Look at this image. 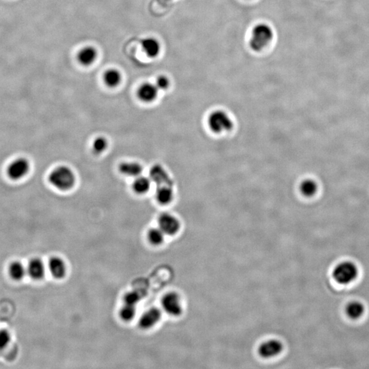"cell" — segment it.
I'll use <instances>...</instances> for the list:
<instances>
[{
  "label": "cell",
  "instance_id": "cell-1",
  "mask_svg": "<svg viewBox=\"0 0 369 369\" xmlns=\"http://www.w3.org/2000/svg\"><path fill=\"white\" fill-rule=\"evenodd\" d=\"M274 31L269 25L259 24L253 28L250 39V47L254 51H260L272 42Z\"/></svg>",
  "mask_w": 369,
  "mask_h": 369
},
{
  "label": "cell",
  "instance_id": "cell-2",
  "mask_svg": "<svg viewBox=\"0 0 369 369\" xmlns=\"http://www.w3.org/2000/svg\"><path fill=\"white\" fill-rule=\"evenodd\" d=\"M50 183L60 190H68L75 184V177L71 169L67 166H59L49 176Z\"/></svg>",
  "mask_w": 369,
  "mask_h": 369
},
{
  "label": "cell",
  "instance_id": "cell-3",
  "mask_svg": "<svg viewBox=\"0 0 369 369\" xmlns=\"http://www.w3.org/2000/svg\"><path fill=\"white\" fill-rule=\"evenodd\" d=\"M358 274L357 266L351 261L341 262L332 272L334 279L341 285H349L356 279Z\"/></svg>",
  "mask_w": 369,
  "mask_h": 369
},
{
  "label": "cell",
  "instance_id": "cell-4",
  "mask_svg": "<svg viewBox=\"0 0 369 369\" xmlns=\"http://www.w3.org/2000/svg\"><path fill=\"white\" fill-rule=\"evenodd\" d=\"M207 123L210 130L218 133L231 131L233 127L231 118L222 110H216L210 113Z\"/></svg>",
  "mask_w": 369,
  "mask_h": 369
},
{
  "label": "cell",
  "instance_id": "cell-5",
  "mask_svg": "<svg viewBox=\"0 0 369 369\" xmlns=\"http://www.w3.org/2000/svg\"><path fill=\"white\" fill-rule=\"evenodd\" d=\"M162 306L166 313L172 316H179L182 313V306L179 295L169 293L163 297Z\"/></svg>",
  "mask_w": 369,
  "mask_h": 369
},
{
  "label": "cell",
  "instance_id": "cell-6",
  "mask_svg": "<svg viewBox=\"0 0 369 369\" xmlns=\"http://www.w3.org/2000/svg\"><path fill=\"white\" fill-rule=\"evenodd\" d=\"M159 228L165 235H174L180 229V223L175 216L169 214H163L158 220Z\"/></svg>",
  "mask_w": 369,
  "mask_h": 369
},
{
  "label": "cell",
  "instance_id": "cell-7",
  "mask_svg": "<svg viewBox=\"0 0 369 369\" xmlns=\"http://www.w3.org/2000/svg\"><path fill=\"white\" fill-rule=\"evenodd\" d=\"M30 170L28 160L20 158L13 161L8 168V175L13 180H18L25 177Z\"/></svg>",
  "mask_w": 369,
  "mask_h": 369
},
{
  "label": "cell",
  "instance_id": "cell-8",
  "mask_svg": "<svg viewBox=\"0 0 369 369\" xmlns=\"http://www.w3.org/2000/svg\"><path fill=\"white\" fill-rule=\"evenodd\" d=\"M149 175L150 181L156 183L157 186H160V185L173 186V180L162 166L156 164V165L152 166L150 170Z\"/></svg>",
  "mask_w": 369,
  "mask_h": 369
},
{
  "label": "cell",
  "instance_id": "cell-9",
  "mask_svg": "<svg viewBox=\"0 0 369 369\" xmlns=\"http://www.w3.org/2000/svg\"><path fill=\"white\" fill-rule=\"evenodd\" d=\"M161 317V312L159 309L156 308L148 309L141 317L139 321V326L142 329H150L159 322Z\"/></svg>",
  "mask_w": 369,
  "mask_h": 369
},
{
  "label": "cell",
  "instance_id": "cell-10",
  "mask_svg": "<svg viewBox=\"0 0 369 369\" xmlns=\"http://www.w3.org/2000/svg\"><path fill=\"white\" fill-rule=\"evenodd\" d=\"M159 89L155 84L151 83H144L139 87L137 94L139 99L145 103H150L156 99Z\"/></svg>",
  "mask_w": 369,
  "mask_h": 369
},
{
  "label": "cell",
  "instance_id": "cell-11",
  "mask_svg": "<svg viewBox=\"0 0 369 369\" xmlns=\"http://www.w3.org/2000/svg\"><path fill=\"white\" fill-rule=\"evenodd\" d=\"M283 346L281 342L271 340L262 343L258 348V353L265 358H269L279 354L283 350Z\"/></svg>",
  "mask_w": 369,
  "mask_h": 369
},
{
  "label": "cell",
  "instance_id": "cell-12",
  "mask_svg": "<svg viewBox=\"0 0 369 369\" xmlns=\"http://www.w3.org/2000/svg\"><path fill=\"white\" fill-rule=\"evenodd\" d=\"M97 55V50L93 46H86L78 52L77 59L81 65L88 67L95 62Z\"/></svg>",
  "mask_w": 369,
  "mask_h": 369
},
{
  "label": "cell",
  "instance_id": "cell-13",
  "mask_svg": "<svg viewBox=\"0 0 369 369\" xmlns=\"http://www.w3.org/2000/svg\"><path fill=\"white\" fill-rule=\"evenodd\" d=\"M143 51L148 57L154 59L159 55L161 51V45L159 40L154 37H146L141 42Z\"/></svg>",
  "mask_w": 369,
  "mask_h": 369
},
{
  "label": "cell",
  "instance_id": "cell-14",
  "mask_svg": "<svg viewBox=\"0 0 369 369\" xmlns=\"http://www.w3.org/2000/svg\"><path fill=\"white\" fill-rule=\"evenodd\" d=\"M27 272L32 279L38 281L44 277L45 273L44 265L41 260L38 258H33L27 267Z\"/></svg>",
  "mask_w": 369,
  "mask_h": 369
},
{
  "label": "cell",
  "instance_id": "cell-15",
  "mask_svg": "<svg viewBox=\"0 0 369 369\" xmlns=\"http://www.w3.org/2000/svg\"><path fill=\"white\" fill-rule=\"evenodd\" d=\"M49 270L50 273L54 278L61 279L65 277L67 272V267L65 262L59 257H53L49 261Z\"/></svg>",
  "mask_w": 369,
  "mask_h": 369
},
{
  "label": "cell",
  "instance_id": "cell-16",
  "mask_svg": "<svg viewBox=\"0 0 369 369\" xmlns=\"http://www.w3.org/2000/svg\"><path fill=\"white\" fill-rule=\"evenodd\" d=\"M155 196L156 200L160 204H169L174 198L173 186H171V185H160V186H157Z\"/></svg>",
  "mask_w": 369,
  "mask_h": 369
},
{
  "label": "cell",
  "instance_id": "cell-17",
  "mask_svg": "<svg viewBox=\"0 0 369 369\" xmlns=\"http://www.w3.org/2000/svg\"><path fill=\"white\" fill-rule=\"evenodd\" d=\"M345 312L347 316L351 320L360 319L364 312V305L359 301H351L346 306Z\"/></svg>",
  "mask_w": 369,
  "mask_h": 369
},
{
  "label": "cell",
  "instance_id": "cell-18",
  "mask_svg": "<svg viewBox=\"0 0 369 369\" xmlns=\"http://www.w3.org/2000/svg\"><path fill=\"white\" fill-rule=\"evenodd\" d=\"M120 171L128 177H138L142 172V166L137 162H125L120 166Z\"/></svg>",
  "mask_w": 369,
  "mask_h": 369
},
{
  "label": "cell",
  "instance_id": "cell-19",
  "mask_svg": "<svg viewBox=\"0 0 369 369\" xmlns=\"http://www.w3.org/2000/svg\"><path fill=\"white\" fill-rule=\"evenodd\" d=\"M122 80L121 72L117 69H110L106 71L103 75V81L106 86L115 88L119 86Z\"/></svg>",
  "mask_w": 369,
  "mask_h": 369
},
{
  "label": "cell",
  "instance_id": "cell-20",
  "mask_svg": "<svg viewBox=\"0 0 369 369\" xmlns=\"http://www.w3.org/2000/svg\"><path fill=\"white\" fill-rule=\"evenodd\" d=\"M299 190L303 196L312 197L316 194L318 190V185L312 179H306L299 185Z\"/></svg>",
  "mask_w": 369,
  "mask_h": 369
},
{
  "label": "cell",
  "instance_id": "cell-21",
  "mask_svg": "<svg viewBox=\"0 0 369 369\" xmlns=\"http://www.w3.org/2000/svg\"><path fill=\"white\" fill-rule=\"evenodd\" d=\"M27 269L20 262H13L9 267V274L15 281H20L24 277Z\"/></svg>",
  "mask_w": 369,
  "mask_h": 369
},
{
  "label": "cell",
  "instance_id": "cell-22",
  "mask_svg": "<svg viewBox=\"0 0 369 369\" xmlns=\"http://www.w3.org/2000/svg\"><path fill=\"white\" fill-rule=\"evenodd\" d=\"M150 183H151V181L150 179L139 176V177H136V180L133 182V190L138 194H145L149 190Z\"/></svg>",
  "mask_w": 369,
  "mask_h": 369
},
{
  "label": "cell",
  "instance_id": "cell-23",
  "mask_svg": "<svg viewBox=\"0 0 369 369\" xmlns=\"http://www.w3.org/2000/svg\"><path fill=\"white\" fill-rule=\"evenodd\" d=\"M164 235H165V234L160 228L152 229L148 231V239L152 245H161L164 241Z\"/></svg>",
  "mask_w": 369,
  "mask_h": 369
},
{
  "label": "cell",
  "instance_id": "cell-24",
  "mask_svg": "<svg viewBox=\"0 0 369 369\" xmlns=\"http://www.w3.org/2000/svg\"><path fill=\"white\" fill-rule=\"evenodd\" d=\"M136 314V306L133 305L125 304V306L120 311V316L122 320L125 322H129L134 318Z\"/></svg>",
  "mask_w": 369,
  "mask_h": 369
},
{
  "label": "cell",
  "instance_id": "cell-25",
  "mask_svg": "<svg viewBox=\"0 0 369 369\" xmlns=\"http://www.w3.org/2000/svg\"><path fill=\"white\" fill-rule=\"evenodd\" d=\"M108 148V141L103 137H98L92 143V150L96 154H100Z\"/></svg>",
  "mask_w": 369,
  "mask_h": 369
},
{
  "label": "cell",
  "instance_id": "cell-26",
  "mask_svg": "<svg viewBox=\"0 0 369 369\" xmlns=\"http://www.w3.org/2000/svg\"><path fill=\"white\" fill-rule=\"evenodd\" d=\"M141 296L140 293L137 291H130L127 293L124 296L125 304L133 305L136 306L140 300Z\"/></svg>",
  "mask_w": 369,
  "mask_h": 369
},
{
  "label": "cell",
  "instance_id": "cell-27",
  "mask_svg": "<svg viewBox=\"0 0 369 369\" xmlns=\"http://www.w3.org/2000/svg\"><path fill=\"white\" fill-rule=\"evenodd\" d=\"M11 341L9 332L6 330H0V350L5 349Z\"/></svg>",
  "mask_w": 369,
  "mask_h": 369
},
{
  "label": "cell",
  "instance_id": "cell-28",
  "mask_svg": "<svg viewBox=\"0 0 369 369\" xmlns=\"http://www.w3.org/2000/svg\"><path fill=\"white\" fill-rule=\"evenodd\" d=\"M155 85L159 90H166L170 86L169 79L164 75H161L156 79Z\"/></svg>",
  "mask_w": 369,
  "mask_h": 369
}]
</instances>
